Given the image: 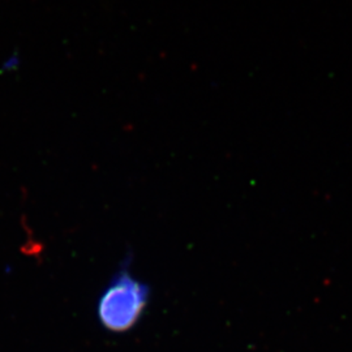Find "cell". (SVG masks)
I'll list each match as a JSON object with an SVG mask.
<instances>
[{"mask_svg":"<svg viewBox=\"0 0 352 352\" xmlns=\"http://www.w3.org/2000/svg\"><path fill=\"white\" fill-rule=\"evenodd\" d=\"M149 299V287L122 267L107 285L98 302L102 325L113 331L133 327Z\"/></svg>","mask_w":352,"mask_h":352,"instance_id":"obj_1","label":"cell"}]
</instances>
